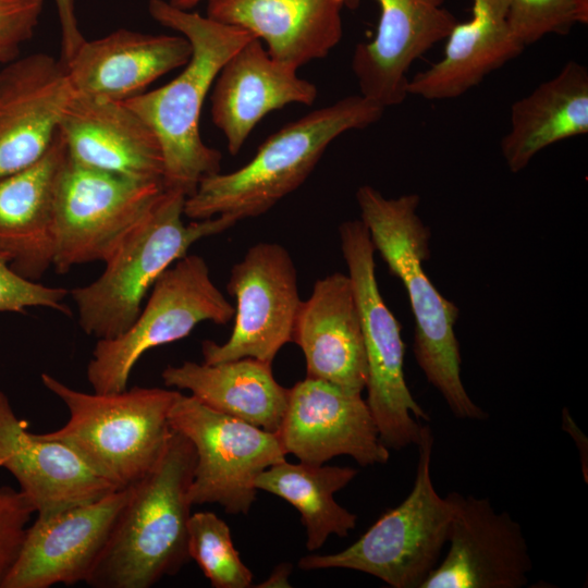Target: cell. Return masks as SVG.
I'll return each instance as SVG.
<instances>
[{
	"instance_id": "1",
	"label": "cell",
	"mask_w": 588,
	"mask_h": 588,
	"mask_svg": "<svg viewBox=\"0 0 588 588\" xmlns=\"http://www.w3.org/2000/svg\"><path fill=\"white\" fill-rule=\"evenodd\" d=\"M360 221L375 250L400 279L415 318L414 356L427 381L458 419L482 420L487 413L468 395L461 378L457 306L441 295L422 262L430 257L431 232L417 213V194L384 197L370 185L356 191Z\"/></svg>"
},
{
	"instance_id": "2",
	"label": "cell",
	"mask_w": 588,
	"mask_h": 588,
	"mask_svg": "<svg viewBox=\"0 0 588 588\" xmlns=\"http://www.w3.org/2000/svg\"><path fill=\"white\" fill-rule=\"evenodd\" d=\"M151 17L184 36L192 54L168 84L122 100L152 130L163 156V188L191 196L205 176L220 172L221 152L205 144L199 130L208 91L228 59L255 36L236 26L149 0Z\"/></svg>"
},
{
	"instance_id": "3",
	"label": "cell",
	"mask_w": 588,
	"mask_h": 588,
	"mask_svg": "<svg viewBox=\"0 0 588 588\" xmlns=\"http://www.w3.org/2000/svg\"><path fill=\"white\" fill-rule=\"evenodd\" d=\"M195 449L172 429L156 465L131 487L130 498L85 584L149 588L189 560L187 524Z\"/></svg>"
},
{
	"instance_id": "4",
	"label": "cell",
	"mask_w": 588,
	"mask_h": 588,
	"mask_svg": "<svg viewBox=\"0 0 588 588\" xmlns=\"http://www.w3.org/2000/svg\"><path fill=\"white\" fill-rule=\"evenodd\" d=\"M383 111L359 94L284 125L242 168L201 179L185 199L184 216L192 220L225 216L237 222L264 215L306 181L336 137L373 124Z\"/></svg>"
},
{
	"instance_id": "5",
	"label": "cell",
	"mask_w": 588,
	"mask_h": 588,
	"mask_svg": "<svg viewBox=\"0 0 588 588\" xmlns=\"http://www.w3.org/2000/svg\"><path fill=\"white\" fill-rule=\"evenodd\" d=\"M41 382L64 403L70 417L58 430L38 434L70 446L118 489L142 479L162 455L172 432L170 409L179 391L133 387L86 393L46 372Z\"/></svg>"
},
{
	"instance_id": "6",
	"label": "cell",
	"mask_w": 588,
	"mask_h": 588,
	"mask_svg": "<svg viewBox=\"0 0 588 588\" xmlns=\"http://www.w3.org/2000/svg\"><path fill=\"white\" fill-rule=\"evenodd\" d=\"M185 199L179 192L163 189L146 217L105 261L102 273L71 291L86 334L101 340L126 331L164 270L199 240L236 224L225 216L186 224L182 219Z\"/></svg>"
},
{
	"instance_id": "7",
	"label": "cell",
	"mask_w": 588,
	"mask_h": 588,
	"mask_svg": "<svg viewBox=\"0 0 588 588\" xmlns=\"http://www.w3.org/2000/svg\"><path fill=\"white\" fill-rule=\"evenodd\" d=\"M412 491L383 513L346 549L302 558V569L348 568L372 575L393 588H420L440 562L454 512V494L441 497L431 479L433 434L421 426Z\"/></svg>"
},
{
	"instance_id": "8",
	"label": "cell",
	"mask_w": 588,
	"mask_h": 588,
	"mask_svg": "<svg viewBox=\"0 0 588 588\" xmlns=\"http://www.w3.org/2000/svg\"><path fill=\"white\" fill-rule=\"evenodd\" d=\"M341 250L348 270L367 360L366 403L388 449L402 450L419 440L429 416L412 395L404 376L402 326L387 306L376 278L375 248L364 223L340 224Z\"/></svg>"
},
{
	"instance_id": "9",
	"label": "cell",
	"mask_w": 588,
	"mask_h": 588,
	"mask_svg": "<svg viewBox=\"0 0 588 588\" xmlns=\"http://www.w3.org/2000/svg\"><path fill=\"white\" fill-rule=\"evenodd\" d=\"M234 313L212 282L205 259L186 254L160 274L126 331L97 341L86 370L93 391L125 390L132 369L147 351L184 339L204 321L226 324Z\"/></svg>"
},
{
	"instance_id": "10",
	"label": "cell",
	"mask_w": 588,
	"mask_h": 588,
	"mask_svg": "<svg viewBox=\"0 0 588 588\" xmlns=\"http://www.w3.org/2000/svg\"><path fill=\"white\" fill-rule=\"evenodd\" d=\"M161 182L139 181L79 166L68 158L54 201L52 267L105 262L149 212Z\"/></svg>"
},
{
	"instance_id": "11",
	"label": "cell",
	"mask_w": 588,
	"mask_h": 588,
	"mask_svg": "<svg viewBox=\"0 0 588 588\" xmlns=\"http://www.w3.org/2000/svg\"><path fill=\"white\" fill-rule=\"evenodd\" d=\"M169 422L195 449L193 505L218 503L229 514H247L259 474L286 456L275 433L217 412L192 395L177 394Z\"/></svg>"
},
{
	"instance_id": "12",
	"label": "cell",
	"mask_w": 588,
	"mask_h": 588,
	"mask_svg": "<svg viewBox=\"0 0 588 588\" xmlns=\"http://www.w3.org/2000/svg\"><path fill=\"white\" fill-rule=\"evenodd\" d=\"M226 289L236 301L234 327L223 344L201 343L204 363L253 357L272 364L292 341L302 302L290 253L279 243H256L232 267Z\"/></svg>"
},
{
	"instance_id": "13",
	"label": "cell",
	"mask_w": 588,
	"mask_h": 588,
	"mask_svg": "<svg viewBox=\"0 0 588 588\" xmlns=\"http://www.w3.org/2000/svg\"><path fill=\"white\" fill-rule=\"evenodd\" d=\"M275 434L285 454L307 464L322 465L348 455L369 466L385 464L390 457L362 393L310 377L289 389Z\"/></svg>"
},
{
	"instance_id": "14",
	"label": "cell",
	"mask_w": 588,
	"mask_h": 588,
	"mask_svg": "<svg viewBox=\"0 0 588 588\" xmlns=\"http://www.w3.org/2000/svg\"><path fill=\"white\" fill-rule=\"evenodd\" d=\"M454 494L448 552L420 588H522L532 569L520 525L488 498Z\"/></svg>"
},
{
	"instance_id": "15",
	"label": "cell",
	"mask_w": 588,
	"mask_h": 588,
	"mask_svg": "<svg viewBox=\"0 0 588 588\" xmlns=\"http://www.w3.org/2000/svg\"><path fill=\"white\" fill-rule=\"evenodd\" d=\"M131 487L50 516H37L27 527L1 588L85 583L130 498Z\"/></svg>"
},
{
	"instance_id": "16",
	"label": "cell",
	"mask_w": 588,
	"mask_h": 588,
	"mask_svg": "<svg viewBox=\"0 0 588 588\" xmlns=\"http://www.w3.org/2000/svg\"><path fill=\"white\" fill-rule=\"evenodd\" d=\"M362 0H345L356 9ZM379 22L372 40L359 42L352 70L360 95L384 109L407 97L412 64L445 39L458 22L445 0H376Z\"/></svg>"
},
{
	"instance_id": "17",
	"label": "cell",
	"mask_w": 588,
	"mask_h": 588,
	"mask_svg": "<svg viewBox=\"0 0 588 588\" xmlns=\"http://www.w3.org/2000/svg\"><path fill=\"white\" fill-rule=\"evenodd\" d=\"M74 91L65 64L37 52L0 70V179L40 159Z\"/></svg>"
},
{
	"instance_id": "18",
	"label": "cell",
	"mask_w": 588,
	"mask_h": 588,
	"mask_svg": "<svg viewBox=\"0 0 588 588\" xmlns=\"http://www.w3.org/2000/svg\"><path fill=\"white\" fill-rule=\"evenodd\" d=\"M58 131L69 159L75 163L162 183L163 156L158 138L123 101L73 94Z\"/></svg>"
},
{
	"instance_id": "19",
	"label": "cell",
	"mask_w": 588,
	"mask_h": 588,
	"mask_svg": "<svg viewBox=\"0 0 588 588\" xmlns=\"http://www.w3.org/2000/svg\"><path fill=\"white\" fill-rule=\"evenodd\" d=\"M0 468L8 470L37 516H50L118 490L70 446L27 429L0 390Z\"/></svg>"
},
{
	"instance_id": "20",
	"label": "cell",
	"mask_w": 588,
	"mask_h": 588,
	"mask_svg": "<svg viewBox=\"0 0 588 588\" xmlns=\"http://www.w3.org/2000/svg\"><path fill=\"white\" fill-rule=\"evenodd\" d=\"M302 350L307 376L362 393L367 360L358 307L348 274L334 272L318 279L301 302L292 341Z\"/></svg>"
},
{
	"instance_id": "21",
	"label": "cell",
	"mask_w": 588,
	"mask_h": 588,
	"mask_svg": "<svg viewBox=\"0 0 588 588\" xmlns=\"http://www.w3.org/2000/svg\"><path fill=\"white\" fill-rule=\"evenodd\" d=\"M296 72L271 58L257 37L223 64L210 97L211 119L223 133L232 156L238 154L257 123L271 111L290 103L315 102L317 87Z\"/></svg>"
},
{
	"instance_id": "22",
	"label": "cell",
	"mask_w": 588,
	"mask_h": 588,
	"mask_svg": "<svg viewBox=\"0 0 588 588\" xmlns=\"http://www.w3.org/2000/svg\"><path fill=\"white\" fill-rule=\"evenodd\" d=\"M68 158L57 131L40 159L0 179V256L28 280L37 281L52 266L54 201Z\"/></svg>"
},
{
	"instance_id": "23",
	"label": "cell",
	"mask_w": 588,
	"mask_h": 588,
	"mask_svg": "<svg viewBox=\"0 0 588 588\" xmlns=\"http://www.w3.org/2000/svg\"><path fill=\"white\" fill-rule=\"evenodd\" d=\"M192 54L182 35L117 29L87 40L64 62L74 94L125 100L177 68Z\"/></svg>"
},
{
	"instance_id": "24",
	"label": "cell",
	"mask_w": 588,
	"mask_h": 588,
	"mask_svg": "<svg viewBox=\"0 0 588 588\" xmlns=\"http://www.w3.org/2000/svg\"><path fill=\"white\" fill-rule=\"evenodd\" d=\"M345 0H208L207 16L252 33L274 60L298 69L341 41Z\"/></svg>"
},
{
	"instance_id": "25",
	"label": "cell",
	"mask_w": 588,
	"mask_h": 588,
	"mask_svg": "<svg viewBox=\"0 0 588 588\" xmlns=\"http://www.w3.org/2000/svg\"><path fill=\"white\" fill-rule=\"evenodd\" d=\"M445 39L442 58L409 78L408 95L427 100L460 97L526 47L509 24L505 0H473L471 17L457 22Z\"/></svg>"
},
{
	"instance_id": "26",
	"label": "cell",
	"mask_w": 588,
	"mask_h": 588,
	"mask_svg": "<svg viewBox=\"0 0 588 588\" xmlns=\"http://www.w3.org/2000/svg\"><path fill=\"white\" fill-rule=\"evenodd\" d=\"M588 133V70L568 61L552 78L513 102L501 152L511 172L524 170L544 148Z\"/></svg>"
},
{
	"instance_id": "27",
	"label": "cell",
	"mask_w": 588,
	"mask_h": 588,
	"mask_svg": "<svg viewBox=\"0 0 588 588\" xmlns=\"http://www.w3.org/2000/svg\"><path fill=\"white\" fill-rule=\"evenodd\" d=\"M167 387L188 390L206 406L275 433L287 403L271 364L244 357L216 364L184 362L161 372Z\"/></svg>"
},
{
	"instance_id": "28",
	"label": "cell",
	"mask_w": 588,
	"mask_h": 588,
	"mask_svg": "<svg viewBox=\"0 0 588 588\" xmlns=\"http://www.w3.org/2000/svg\"><path fill=\"white\" fill-rule=\"evenodd\" d=\"M357 473L354 467L292 464L284 460L260 473L255 487L285 500L299 512L307 534L306 547L314 551L329 536L346 537L355 528L357 516L335 502L333 494Z\"/></svg>"
},
{
	"instance_id": "29",
	"label": "cell",
	"mask_w": 588,
	"mask_h": 588,
	"mask_svg": "<svg viewBox=\"0 0 588 588\" xmlns=\"http://www.w3.org/2000/svg\"><path fill=\"white\" fill-rule=\"evenodd\" d=\"M187 550L215 588H247L253 573L242 562L231 531L212 512L191 514L187 524Z\"/></svg>"
},
{
	"instance_id": "30",
	"label": "cell",
	"mask_w": 588,
	"mask_h": 588,
	"mask_svg": "<svg viewBox=\"0 0 588 588\" xmlns=\"http://www.w3.org/2000/svg\"><path fill=\"white\" fill-rule=\"evenodd\" d=\"M507 21L525 45L549 34L565 35L588 23V0H505Z\"/></svg>"
},
{
	"instance_id": "31",
	"label": "cell",
	"mask_w": 588,
	"mask_h": 588,
	"mask_svg": "<svg viewBox=\"0 0 588 588\" xmlns=\"http://www.w3.org/2000/svg\"><path fill=\"white\" fill-rule=\"evenodd\" d=\"M68 294L63 287L47 286L20 275L0 256V313H24L32 307H45L69 315L71 310L64 304Z\"/></svg>"
},
{
	"instance_id": "32",
	"label": "cell",
	"mask_w": 588,
	"mask_h": 588,
	"mask_svg": "<svg viewBox=\"0 0 588 588\" xmlns=\"http://www.w3.org/2000/svg\"><path fill=\"white\" fill-rule=\"evenodd\" d=\"M35 509L19 489L0 487V588L22 547Z\"/></svg>"
},
{
	"instance_id": "33",
	"label": "cell",
	"mask_w": 588,
	"mask_h": 588,
	"mask_svg": "<svg viewBox=\"0 0 588 588\" xmlns=\"http://www.w3.org/2000/svg\"><path fill=\"white\" fill-rule=\"evenodd\" d=\"M44 9V0H0V64L19 58L30 40Z\"/></svg>"
},
{
	"instance_id": "34",
	"label": "cell",
	"mask_w": 588,
	"mask_h": 588,
	"mask_svg": "<svg viewBox=\"0 0 588 588\" xmlns=\"http://www.w3.org/2000/svg\"><path fill=\"white\" fill-rule=\"evenodd\" d=\"M61 26V60L66 62L85 41L76 16L75 0H53Z\"/></svg>"
},
{
	"instance_id": "35",
	"label": "cell",
	"mask_w": 588,
	"mask_h": 588,
	"mask_svg": "<svg viewBox=\"0 0 588 588\" xmlns=\"http://www.w3.org/2000/svg\"><path fill=\"white\" fill-rule=\"evenodd\" d=\"M290 564L278 565L271 573L270 577L260 585V587H289V575L291 572Z\"/></svg>"
},
{
	"instance_id": "36",
	"label": "cell",
	"mask_w": 588,
	"mask_h": 588,
	"mask_svg": "<svg viewBox=\"0 0 588 588\" xmlns=\"http://www.w3.org/2000/svg\"><path fill=\"white\" fill-rule=\"evenodd\" d=\"M166 1L168 3H170L174 8L191 11L196 5H198L199 3L204 2V1L207 2L208 0H166Z\"/></svg>"
}]
</instances>
